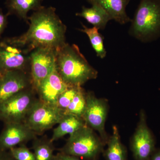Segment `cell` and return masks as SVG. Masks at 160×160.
<instances>
[{"label": "cell", "instance_id": "cell-28", "mask_svg": "<svg viewBox=\"0 0 160 160\" xmlns=\"http://www.w3.org/2000/svg\"><path fill=\"white\" fill-rule=\"evenodd\" d=\"M1 74H0V75H1Z\"/></svg>", "mask_w": 160, "mask_h": 160}, {"label": "cell", "instance_id": "cell-9", "mask_svg": "<svg viewBox=\"0 0 160 160\" xmlns=\"http://www.w3.org/2000/svg\"><path fill=\"white\" fill-rule=\"evenodd\" d=\"M86 105L82 116L86 125L99 133L105 145L109 138L105 131V123L108 114V103L106 100L98 98L92 92L86 93Z\"/></svg>", "mask_w": 160, "mask_h": 160}, {"label": "cell", "instance_id": "cell-5", "mask_svg": "<svg viewBox=\"0 0 160 160\" xmlns=\"http://www.w3.org/2000/svg\"><path fill=\"white\" fill-rule=\"evenodd\" d=\"M33 87L19 92L0 103V121L6 123L24 122L38 98Z\"/></svg>", "mask_w": 160, "mask_h": 160}, {"label": "cell", "instance_id": "cell-4", "mask_svg": "<svg viewBox=\"0 0 160 160\" xmlns=\"http://www.w3.org/2000/svg\"><path fill=\"white\" fill-rule=\"evenodd\" d=\"M105 145L93 129L86 125L69 135L60 152L85 160H96L103 152Z\"/></svg>", "mask_w": 160, "mask_h": 160}, {"label": "cell", "instance_id": "cell-17", "mask_svg": "<svg viewBox=\"0 0 160 160\" xmlns=\"http://www.w3.org/2000/svg\"><path fill=\"white\" fill-rule=\"evenodd\" d=\"M43 0H7L6 6L8 15L15 14L29 23L27 13L31 10L37 11L42 8Z\"/></svg>", "mask_w": 160, "mask_h": 160}, {"label": "cell", "instance_id": "cell-23", "mask_svg": "<svg viewBox=\"0 0 160 160\" xmlns=\"http://www.w3.org/2000/svg\"><path fill=\"white\" fill-rule=\"evenodd\" d=\"M9 152L15 160H36L34 153L30 151L25 144L9 149Z\"/></svg>", "mask_w": 160, "mask_h": 160}, {"label": "cell", "instance_id": "cell-24", "mask_svg": "<svg viewBox=\"0 0 160 160\" xmlns=\"http://www.w3.org/2000/svg\"><path fill=\"white\" fill-rule=\"evenodd\" d=\"M52 160H84L80 158L60 152L56 155H54Z\"/></svg>", "mask_w": 160, "mask_h": 160}, {"label": "cell", "instance_id": "cell-1", "mask_svg": "<svg viewBox=\"0 0 160 160\" xmlns=\"http://www.w3.org/2000/svg\"><path fill=\"white\" fill-rule=\"evenodd\" d=\"M29 29L24 34L4 39L7 42L31 52L38 47L58 50L66 44V26L52 7L42 6L30 17Z\"/></svg>", "mask_w": 160, "mask_h": 160}, {"label": "cell", "instance_id": "cell-27", "mask_svg": "<svg viewBox=\"0 0 160 160\" xmlns=\"http://www.w3.org/2000/svg\"><path fill=\"white\" fill-rule=\"evenodd\" d=\"M149 160H160V148L155 149Z\"/></svg>", "mask_w": 160, "mask_h": 160}, {"label": "cell", "instance_id": "cell-26", "mask_svg": "<svg viewBox=\"0 0 160 160\" xmlns=\"http://www.w3.org/2000/svg\"><path fill=\"white\" fill-rule=\"evenodd\" d=\"M0 160H15L12 157L9 151L0 150Z\"/></svg>", "mask_w": 160, "mask_h": 160}, {"label": "cell", "instance_id": "cell-2", "mask_svg": "<svg viewBox=\"0 0 160 160\" xmlns=\"http://www.w3.org/2000/svg\"><path fill=\"white\" fill-rule=\"evenodd\" d=\"M56 65L60 77L68 86H82L98 77V71L90 66L75 44L66 43L57 50Z\"/></svg>", "mask_w": 160, "mask_h": 160}, {"label": "cell", "instance_id": "cell-6", "mask_svg": "<svg viewBox=\"0 0 160 160\" xmlns=\"http://www.w3.org/2000/svg\"><path fill=\"white\" fill-rule=\"evenodd\" d=\"M65 114L57 106L47 104L38 98L24 123L39 135L58 125Z\"/></svg>", "mask_w": 160, "mask_h": 160}, {"label": "cell", "instance_id": "cell-18", "mask_svg": "<svg viewBox=\"0 0 160 160\" xmlns=\"http://www.w3.org/2000/svg\"><path fill=\"white\" fill-rule=\"evenodd\" d=\"M106 144L107 148L103 152L106 160H127V150L121 142L116 126L112 127V135L109 138Z\"/></svg>", "mask_w": 160, "mask_h": 160}, {"label": "cell", "instance_id": "cell-11", "mask_svg": "<svg viewBox=\"0 0 160 160\" xmlns=\"http://www.w3.org/2000/svg\"><path fill=\"white\" fill-rule=\"evenodd\" d=\"M37 136L24 122L6 123L0 133V150L9 151L18 145L33 141Z\"/></svg>", "mask_w": 160, "mask_h": 160}, {"label": "cell", "instance_id": "cell-13", "mask_svg": "<svg viewBox=\"0 0 160 160\" xmlns=\"http://www.w3.org/2000/svg\"><path fill=\"white\" fill-rule=\"evenodd\" d=\"M69 86L60 77L55 65L51 73L38 86L36 92L39 99L49 105L57 106L58 98Z\"/></svg>", "mask_w": 160, "mask_h": 160}, {"label": "cell", "instance_id": "cell-3", "mask_svg": "<svg viewBox=\"0 0 160 160\" xmlns=\"http://www.w3.org/2000/svg\"><path fill=\"white\" fill-rule=\"evenodd\" d=\"M129 33L144 43L160 37V0H140Z\"/></svg>", "mask_w": 160, "mask_h": 160}, {"label": "cell", "instance_id": "cell-8", "mask_svg": "<svg viewBox=\"0 0 160 160\" xmlns=\"http://www.w3.org/2000/svg\"><path fill=\"white\" fill-rule=\"evenodd\" d=\"M57 51L51 48L38 47L30 52V75L36 91L55 66Z\"/></svg>", "mask_w": 160, "mask_h": 160}, {"label": "cell", "instance_id": "cell-16", "mask_svg": "<svg viewBox=\"0 0 160 160\" xmlns=\"http://www.w3.org/2000/svg\"><path fill=\"white\" fill-rule=\"evenodd\" d=\"M76 15L84 18L98 29H105L107 23L112 20L106 10L98 4H92L90 8L83 6L81 12H77Z\"/></svg>", "mask_w": 160, "mask_h": 160}, {"label": "cell", "instance_id": "cell-12", "mask_svg": "<svg viewBox=\"0 0 160 160\" xmlns=\"http://www.w3.org/2000/svg\"><path fill=\"white\" fill-rule=\"evenodd\" d=\"M32 86V82L29 72L12 70L2 73L0 75V103Z\"/></svg>", "mask_w": 160, "mask_h": 160}, {"label": "cell", "instance_id": "cell-25", "mask_svg": "<svg viewBox=\"0 0 160 160\" xmlns=\"http://www.w3.org/2000/svg\"><path fill=\"white\" fill-rule=\"evenodd\" d=\"M8 14H5L2 10L0 8V36L6 28L7 24V17Z\"/></svg>", "mask_w": 160, "mask_h": 160}, {"label": "cell", "instance_id": "cell-14", "mask_svg": "<svg viewBox=\"0 0 160 160\" xmlns=\"http://www.w3.org/2000/svg\"><path fill=\"white\" fill-rule=\"evenodd\" d=\"M91 5L98 4L109 13L112 20L123 25L131 22L126 8L130 0H87Z\"/></svg>", "mask_w": 160, "mask_h": 160}, {"label": "cell", "instance_id": "cell-15", "mask_svg": "<svg viewBox=\"0 0 160 160\" xmlns=\"http://www.w3.org/2000/svg\"><path fill=\"white\" fill-rule=\"evenodd\" d=\"M56 128L53 129L51 142L59 139L67 134L71 135L86 125L82 118L74 115L65 114Z\"/></svg>", "mask_w": 160, "mask_h": 160}, {"label": "cell", "instance_id": "cell-22", "mask_svg": "<svg viewBox=\"0 0 160 160\" xmlns=\"http://www.w3.org/2000/svg\"><path fill=\"white\" fill-rule=\"evenodd\" d=\"M81 86H69L58 98L57 106L65 113Z\"/></svg>", "mask_w": 160, "mask_h": 160}, {"label": "cell", "instance_id": "cell-7", "mask_svg": "<svg viewBox=\"0 0 160 160\" xmlns=\"http://www.w3.org/2000/svg\"><path fill=\"white\" fill-rule=\"evenodd\" d=\"M130 145L134 160H149L157 148L155 138L148 126L144 110L140 111L139 120Z\"/></svg>", "mask_w": 160, "mask_h": 160}, {"label": "cell", "instance_id": "cell-19", "mask_svg": "<svg viewBox=\"0 0 160 160\" xmlns=\"http://www.w3.org/2000/svg\"><path fill=\"white\" fill-rule=\"evenodd\" d=\"M53 142L46 137L33 140L32 149L36 160H52L54 157Z\"/></svg>", "mask_w": 160, "mask_h": 160}, {"label": "cell", "instance_id": "cell-10", "mask_svg": "<svg viewBox=\"0 0 160 160\" xmlns=\"http://www.w3.org/2000/svg\"><path fill=\"white\" fill-rule=\"evenodd\" d=\"M30 52L27 49L7 42H0V74L12 70L30 73Z\"/></svg>", "mask_w": 160, "mask_h": 160}, {"label": "cell", "instance_id": "cell-21", "mask_svg": "<svg viewBox=\"0 0 160 160\" xmlns=\"http://www.w3.org/2000/svg\"><path fill=\"white\" fill-rule=\"evenodd\" d=\"M86 92L81 87L65 113L74 115L82 118L86 109Z\"/></svg>", "mask_w": 160, "mask_h": 160}, {"label": "cell", "instance_id": "cell-20", "mask_svg": "<svg viewBox=\"0 0 160 160\" xmlns=\"http://www.w3.org/2000/svg\"><path fill=\"white\" fill-rule=\"evenodd\" d=\"M82 26L83 29L79 30L88 36L92 46L96 52L98 56L102 59L106 57V51L104 47L103 38L102 35L98 32L99 29L95 27L88 28L83 24Z\"/></svg>", "mask_w": 160, "mask_h": 160}]
</instances>
